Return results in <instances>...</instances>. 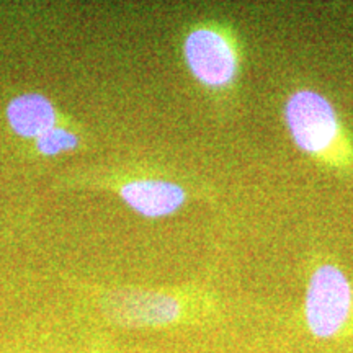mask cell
<instances>
[{
	"instance_id": "1",
	"label": "cell",
	"mask_w": 353,
	"mask_h": 353,
	"mask_svg": "<svg viewBox=\"0 0 353 353\" xmlns=\"http://www.w3.org/2000/svg\"><path fill=\"white\" fill-rule=\"evenodd\" d=\"M283 114L299 151L337 170L353 164V144L327 97L299 88L286 99Z\"/></svg>"
},
{
	"instance_id": "2",
	"label": "cell",
	"mask_w": 353,
	"mask_h": 353,
	"mask_svg": "<svg viewBox=\"0 0 353 353\" xmlns=\"http://www.w3.org/2000/svg\"><path fill=\"white\" fill-rule=\"evenodd\" d=\"M353 286L341 267L317 265L309 276L304 296V321L316 339H334L350 324Z\"/></svg>"
},
{
	"instance_id": "3",
	"label": "cell",
	"mask_w": 353,
	"mask_h": 353,
	"mask_svg": "<svg viewBox=\"0 0 353 353\" xmlns=\"http://www.w3.org/2000/svg\"><path fill=\"white\" fill-rule=\"evenodd\" d=\"M183 57L192 76L211 90L234 85L241 57L232 34L214 26H198L183 41Z\"/></svg>"
},
{
	"instance_id": "4",
	"label": "cell",
	"mask_w": 353,
	"mask_h": 353,
	"mask_svg": "<svg viewBox=\"0 0 353 353\" xmlns=\"http://www.w3.org/2000/svg\"><path fill=\"white\" fill-rule=\"evenodd\" d=\"M108 314L126 325H164L179 321L182 304L154 291H118L107 303Z\"/></svg>"
},
{
	"instance_id": "5",
	"label": "cell",
	"mask_w": 353,
	"mask_h": 353,
	"mask_svg": "<svg viewBox=\"0 0 353 353\" xmlns=\"http://www.w3.org/2000/svg\"><path fill=\"white\" fill-rule=\"evenodd\" d=\"M120 195L126 205L144 218H165L187 201V192L174 182L159 179L131 180L123 185Z\"/></svg>"
},
{
	"instance_id": "6",
	"label": "cell",
	"mask_w": 353,
	"mask_h": 353,
	"mask_svg": "<svg viewBox=\"0 0 353 353\" xmlns=\"http://www.w3.org/2000/svg\"><path fill=\"white\" fill-rule=\"evenodd\" d=\"M7 120L21 138L38 139L56 126V110L44 95L25 94L8 103Z\"/></svg>"
},
{
	"instance_id": "7",
	"label": "cell",
	"mask_w": 353,
	"mask_h": 353,
	"mask_svg": "<svg viewBox=\"0 0 353 353\" xmlns=\"http://www.w3.org/2000/svg\"><path fill=\"white\" fill-rule=\"evenodd\" d=\"M79 144L77 136L64 128L54 126L52 130L46 131L37 139L38 151L44 156H56L64 151H72Z\"/></svg>"
}]
</instances>
